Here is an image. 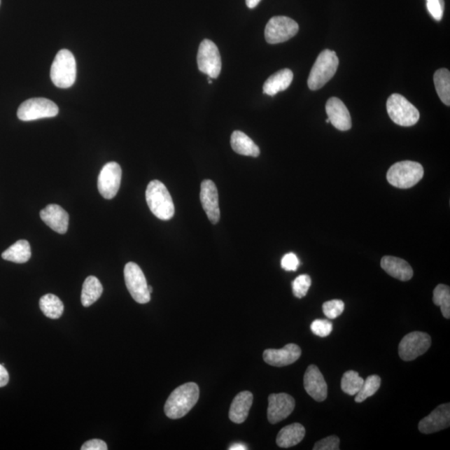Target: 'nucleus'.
I'll list each match as a JSON object with an SVG mask.
<instances>
[{"label":"nucleus","instance_id":"f257e3e1","mask_svg":"<svg viewBox=\"0 0 450 450\" xmlns=\"http://www.w3.org/2000/svg\"><path fill=\"white\" fill-rule=\"evenodd\" d=\"M199 388L197 384L186 383L174 390L164 405V412L172 419H181L190 412L197 403Z\"/></svg>","mask_w":450,"mask_h":450},{"label":"nucleus","instance_id":"f03ea898","mask_svg":"<svg viewBox=\"0 0 450 450\" xmlns=\"http://www.w3.org/2000/svg\"><path fill=\"white\" fill-rule=\"evenodd\" d=\"M146 201L148 208L161 220H169L174 216L171 195L162 182L153 181L147 187Z\"/></svg>","mask_w":450,"mask_h":450},{"label":"nucleus","instance_id":"7ed1b4c3","mask_svg":"<svg viewBox=\"0 0 450 450\" xmlns=\"http://www.w3.org/2000/svg\"><path fill=\"white\" fill-rule=\"evenodd\" d=\"M339 58L335 51L325 50L314 64L308 78V86L311 90L322 88L334 77L339 67Z\"/></svg>","mask_w":450,"mask_h":450},{"label":"nucleus","instance_id":"20e7f679","mask_svg":"<svg viewBox=\"0 0 450 450\" xmlns=\"http://www.w3.org/2000/svg\"><path fill=\"white\" fill-rule=\"evenodd\" d=\"M76 61L68 50H62L55 56L52 64L50 77L55 86L68 89L76 80Z\"/></svg>","mask_w":450,"mask_h":450},{"label":"nucleus","instance_id":"39448f33","mask_svg":"<svg viewBox=\"0 0 450 450\" xmlns=\"http://www.w3.org/2000/svg\"><path fill=\"white\" fill-rule=\"evenodd\" d=\"M423 176V166L409 160L393 164L387 173L388 183L399 189H409L417 185Z\"/></svg>","mask_w":450,"mask_h":450},{"label":"nucleus","instance_id":"423d86ee","mask_svg":"<svg viewBox=\"0 0 450 450\" xmlns=\"http://www.w3.org/2000/svg\"><path fill=\"white\" fill-rule=\"evenodd\" d=\"M387 112L391 119L398 125L409 127L417 123L419 112L404 96L391 94L386 103Z\"/></svg>","mask_w":450,"mask_h":450},{"label":"nucleus","instance_id":"0eeeda50","mask_svg":"<svg viewBox=\"0 0 450 450\" xmlns=\"http://www.w3.org/2000/svg\"><path fill=\"white\" fill-rule=\"evenodd\" d=\"M126 287L132 298L139 304H147L151 300L146 278L137 264L129 262L125 267Z\"/></svg>","mask_w":450,"mask_h":450},{"label":"nucleus","instance_id":"6e6552de","mask_svg":"<svg viewBox=\"0 0 450 450\" xmlns=\"http://www.w3.org/2000/svg\"><path fill=\"white\" fill-rule=\"evenodd\" d=\"M299 24L286 16H274L266 25L265 36L270 45L288 41L299 32Z\"/></svg>","mask_w":450,"mask_h":450},{"label":"nucleus","instance_id":"1a4fd4ad","mask_svg":"<svg viewBox=\"0 0 450 450\" xmlns=\"http://www.w3.org/2000/svg\"><path fill=\"white\" fill-rule=\"evenodd\" d=\"M59 108L50 99L34 98L21 104L17 115L22 121H33L58 115Z\"/></svg>","mask_w":450,"mask_h":450},{"label":"nucleus","instance_id":"9d476101","mask_svg":"<svg viewBox=\"0 0 450 450\" xmlns=\"http://www.w3.org/2000/svg\"><path fill=\"white\" fill-rule=\"evenodd\" d=\"M197 63L199 71L207 74L208 77L217 78L220 76L222 69L221 57L215 43L209 39H204L201 42Z\"/></svg>","mask_w":450,"mask_h":450},{"label":"nucleus","instance_id":"9b49d317","mask_svg":"<svg viewBox=\"0 0 450 450\" xmlns=\"http://www.w3.org/2000/svg\"><path fill=\"white\" fill-rule=\"evenodd\" d=\"M431 345V337L423 332L415 331L405 335L399 345V356L405 361H412L423 356Z\"/></svg>","mask_w":450,"mask_h":450},{"label":"nucleus","instance_id":"f8f14e48","mask_svg":"<svg viewBox=\"0 0 450 450\" xmlns=\"http://www.w3.org/2000/svg\"><path fill=\"white\" fill-rule=\"evenodd\" d=\"M122 169L119 164L109 162L104 166L98 178V189L104 199L115 198L120 190Z\"/></svg>","mask_w":450,"mask_h":450},{"label":"nucleus","instance_id":"ddd939ff","mask_svg":"<svg viewBox=\"0 0 450 450\" xmlns=\"http://www.w3.org/2000/svg\"><path fill=\"white\" fill-rule=\"evenodd\" d=\"M295 407L294 398L286 393L269 396L268 419L274 425L290 416Z\"/></svg>","mask_w":450,"mask_h":450},{"label":"nucleus","instance_id":"4468645a","mask_svg":"<svg viewBox=\"0 0 450 450\" xmlns=\"http://www.w3.org/2000/svg\"><path fill=\"white\" fill-rule=\"evenodd\" d=\"M200 201L209 221L216 225L220 221V211L217 187L212 181L205 180L201 183Z\"/></svg>","mask_w":450,"mask_h":450},{"label":"nucleus","instance_id":"2eb2a0df","mask_svg":"<svg viewBox=\"0 0 450 450\" xmlns=\"http://www.w3.org/2000/svg\"><path fill=\"white\" fill-rule=\"evenodd\" d=\"M449 425L450 405L444 404L438 406L434 412L419 423V430L423 434L430 435L447 429Z\"/></svg>","mask_w":450,"mask_h":450},{"label":"nucleus","instance_id":"dca6fc26","mask_svg":"<svg viewBox=\"0 0 450 450\" xmlns=\"http://www.w3.org/2000/svg\"><path fill=\"white\" fill-rule=\"evenodd\" d=\"M301 349L295 344H288L281 349H269L263 353L264 360L274 367H283L294 364L301 356Z\"/></svg>","mask_w":450,"mask_h":450},{"label":"nucleus","instance_id":"f3484780","mask_svg":"<svg viewBox=\"0 0 450 450\" xmlns=\"http://www.w3.org/2000/svg\"><path fill=\"white\" fill-rule=\"evenodd\" d=\"M304 386L307 394L314 400L323 402L328 396V386L324 377L316 365H309L304 374Z\"/></svg>","mask_w":450,"mask_h":450},{"label":"nucleus","instance_id":"a211bd4d","mask_svg":"<svg viewBox=\"0 0 450 450\" xmlns=\"http://www.w3.org/2000/svg\"><path fill=\"white\" fill-rule=\"evenodd\" d=\"M325 109L328 119L336 129L342 131L351 129V113L342 100L336 97L330 98L326 103Z\"/></svg>","mask_w":450,"mask_h":450},{"label":"nucleus","instance_id":"6ab92c4d","mask_svg":"<svg viewBox=\"0 0 450 450\" xmlns=\"http://www.w3.org/2000/svg\"><path fill=\"white\" fill-rule=\"evenodd\" d=\"M41 220L55 232L63 234L69 228V213L58 204H49L41 212Z\"/></svg>","mask_w":450,"mask_h":450},{"label":"nucleus","instance_id":"aec40b11","mask_svg":"<svg viewBox=\"0 0 450 450\" xmlns=\"http://www.w3.org/2000/svg\"><path fill=\"white\" fill-rule=\"evenodd\" d=\"M381 267L391 276L401 281H408L413 277L412 266L404 260L393 256H384L381 260Z\"/></svg>","mask_w":450,"mask_h":450},{"label":"nucleus","instance_id":"412c9836","mask_svg":"<svg viewBox=\"0 0 450 450\" xmlns=\"http://www.w3.org/2000/svg\"><path fill=\"white\" fill-rule=\"evenodd\" d=\"M253 395L250 391L240 392L235 396L231 404L229 416L235 423H242L246 421L253 405Z\"/></svg>","mask_w":450,"mask_h":450},{"label":"nucleus","instance_id":"4be33fe9","mask_svg":"<svg viewBox=\"0 0 450 450\" xmlns=\"http://www.w3.org/2000/svg\"><path fill=\"white\" fill-rule=\"evenodd\" d=\"M294 78V73L288 69H283L271 76L265 82L264 94L274 96L279 92L285 91L290 87Z\"/></svg>","mask_w":450,"mask_h":450},{"label":"nucleus","instance_id":"5701e85b","mask_svg":"<svg viewBox=\"0 0 450 450\" xmlns=\"http://www.w3.org/2000/svg\"><path fill=\"white\" fill-rule=\"evenodd\" d=\"M304 427L299 423H295L279 432L276 443L281 448L294 447L304 440Z\"/></svg>","mask_w":450,"mask_h":450},{"label":"nucleus","instance_id":"b1692460","mask_svg":"<svg viewBox=\"0 0 450 450\" xmlns=\"http://www.w3.org/2000/svg\"><path fill=\"white\" fill-rule=\"evenodd\" d=\"M230 143L234 151L239 155L256 158L260 154V148L247 134L241 132V131H234L231 135Z\"/></svg>","mask_w":450,"mask_h":450},{"label":"nucleus","instance_id":"393cba45","mask_svg":"<svg viewBox=\"0 0 450 450\" xmlns=\"http://www.w3.org/2000/svg\"><path fill=\"white\" fill-rule=\"evenodd\" d=\"M4 260L14 262L17 264H24L31 258V248L27 240L21 239L3 252Z\"/></svg>","mask_w":450,"mask_h":450},{"label":"nucleus","instance_id":"a878e982","mask_svg":"<svg viewBox=\"0 0 450 450\" xmlns=\"http://www.w3.org/2000/svg\"><path fill=\"white\" fill-rule=\"evenodd\" d=\"M104 288L102 283L94 276L85 279L82 288L81 303L84 307H90L102 295Z\"/></svg>","mask_w":450,"mask_h":450},{"label":"nucleus","instance_id":"bb28decb","mask_svg":"<svg viewBox=\"0 0 450 450\" xmlns=\"http://www.w3.org/2000/svg\"><path fill=\"white\" fill-rule=\"evenodd\" d=\"M39 308L48 318L58 320L64 313V307L62 301L55 295H43L39 300Z\"/></svg>","mask_w":450,"mask_h":450},{"label":"nucleus","instance_id":"cd10ccee","mask_svg":"<svg viewBox=\"0 0 450 450\" xmlns=\"http://www.w3.org/2000/svg\"><path fill=\"white\" fill-rule=\"evenodd\" d=\"M434 81L437 94L445 106H450V73L447 69H438L435 73Z\"/></svg>","mask_w":450,"mask_h":450},{"label":"nucleus","instance_id":"c85d7f7f","mask_svg":"<svg viewBox=\"0 0 450 450\" xmlns=\"http://www.w3.org/2000/svg\"><path fill=\"white\" fill-rule=\"evenodd\" d=\"M364 380L356 371L349 370L344 374L342 377V391L349 395H356L360 391L363 384H364Z\"/></svg>","mask_w":450,"mask_h":450},{"label":"nucleus","instance_id":"c756f323","mask_svg":"<svg viewBox=\"0 0 450 450\" xmlns=\"http://www.w3.org/2000/svg\"><path fill=\"white\" fill-rule=\"evenodd\" d=\"M380 386H381V379L379 375H370L365 379L360 391L356 395L357 403H362L368 398L373 396L379 391Z\"/></svg>","mask_w":450,"mask_h":450},{"label":"nucleus","instance_id":"7c9ffc66","mask_svg":"<svg viewBox=\"0 0 450 450\" xmlns=\"http://www.w3.org/2000/svg\"><path fill=\"white\" fill-rule=\"evenodd\" d=\"M433 301L441 308L445 318H450V288L445 285H439L435 288Z\"/></svg>","mask_w":450,"mask_h":450},{"label":"nucleus","instance_id":"2f4dec72","mask_svg":"<svg viewBox=\"0 0 450 450\" xmlns=\"http://www.w3.org/2000/svg\"><path fill=\"white\" fill-rule=\"evenodd\" d=\"M311 278L308 274H301L292 282L293 294L298 299H302L311 286Z\"/></svg>","mask_w":450,"mask_h":450},{"label":"nucleus","instance_id":"473e14b6","mask_svg":"<svg viewBox=\"0 0 450 450\" xmlns=\"http://www.w3.org/2000/svg\"><path fill=\"white\" fill-rule=\"evenodd\" d=\"M344 310V303L342 300H330L323 304V312L330 320H335V318L342 316Z\"/></svg>","mask_w":450,"mask_h":450},{"label":"nucleus","instance_id":"72a5a7b5","mask_svg":"<svg viewBox=\"0 0 450 450\" xmlns=\"http://www.w3.org/2000/svg\"><path fill=\"white\" fill-rule=\"evenodd\" d=\"M310 328H311V331L314 335L325 338L331 334L332 330H333V324L327 320H316L312 323Z\"/></svg>","mask_w":450,"mask_h":450},{"label":"nucleus","instance_id":"f704fd0d","mask_svg":"<svg viewBox=\"0 0 450 450\" xmlns=\"http://www.w3.org/2000/svg\"><path fill=\"white\" fill-rule=\"evenodd\" d=\"M426 6L433 18L437 21L442 20L444 10V0H427Z\"/></svg>","mask_w":450,"mask_h":450},{"label":"nucleus","instance_id":"c9c22d12","mask_svg":"<svg viewBox=\"0 0 450 450\" xmlns=\"http://www.w3.org/2000/svg\"><path fill=\"white\" fill-rule=\"evenodd\" d=\"M339 442L337 436L331 435L318 441L314 445V450H339Z\"/></svg>","mask_w":450,"mask_h":450},{"label":"nucleus","instance_id":"e433bc0d","mask_svg":"<svg viewBox=\"0 0 450 450\" xmlns=\"http://www.w3.org/2000/svg\"><path fill=\"white\" fill-rule=\"evenodd\" d=\"M300 260L294 253H286L281 260V267L286 271H296L299 268Z\"/></svg>","mask_w":450,"mask_h":450},{"label":"nucleus","instance_id":"4c0bfd02","mask_svg":"<svg viewBox=\"0 0 450 450\" xmlns=\"http://www.w3.org/2000/svg\"><path fill=\"white\" fill-rule=\"evenodd\" d=\"M107 444L101 440H91L82 445L81 450H107Z\"/></svg>","mask_w":450,"mask_h":450},{"label":"nucleus","instance_id":"58836bf2","mask_svg":"<svg viewBox=\"0 0 450 450\" xmlns=\"http://www.w3.org/2000/svg\"><path fill=\"white\" fill-rule=\"evenodd\" d=\"M8 381H10V374L4 365H0V388L7 386Z\"/></svg>","mask_w":450,"mask_h":450},{"label":"nucleus","instance_id":"ea45409f","mask_svg":"<svg viewBox=\"0 0 450 450\" xmlns=\"http://www.w3.org/2000/svg\"><path fill=\"white\" fill-rule=\"evenodd\" d=\"M230 450H244V449H248V448L246 447V445H244L242 444H234L233 445H231L230 448L229 449Z\"/></svg>","mask_w":450,"mask_h":450},{"label":"nucleus","instance_id":"a19ab883","mask_svg":"<svg viewBox=\"0 0 450 450\" xmlns=\"http://www.w3.org/2000/svg\"><path fill=\"white\" fill-rule=\"evenodd\" d=\"M261 0H246L247 6L250 8H255Z\"/></svg>","mask_w":450,"mask_h":450},{"label":"nucleus","instance_id":"79ce46f5","mask_svg":"<svg viewBox=\"0 0 450 450\" xmlns=\"http://www.w3.org/2000/svg\"><path fill=\"white\" fill-rule=\"evenodd\" d=\"M148 292H150V294H152V292H153V288H152V286H148Z\"/></svg>","mask_w":450,"mask_h":450}]
</instances>
